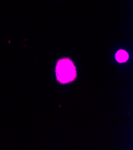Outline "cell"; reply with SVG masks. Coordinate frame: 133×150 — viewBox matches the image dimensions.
Segmentation results:
<instances>
[{
    "instance_id": "2",
    "label": "cell",
    "mask_w": 133,
    "mask_h": 150,
    "mask_svg": "<svg viewBox=\"0 0 133 150\" xmlns=\"http://www.w3.org/2000/svg\"><path fill=\"white\" fill-rule=\"evenodd\" d=\"M115 58L117 62L119 63H124L128 61V59L129 58V55L126 51L124 50H120L116 53Z\"/></svg>"
},
{
    "instance_id": "1",
    "label": "cell",
    "mask_w": 133,
    "mask_h": 150,
    "mask_svg": "<svg viewBox=\"0 0 133 150\" xmlns=\"http://www.w3.org/2000/svg\"><path fill=\"white\" fill-rule=\"evenodd\" d=\"M57 80L62 84L73 81L77 77L76 67L69 58L59 59L56 68Z\"/></svg>"
}]
</instances>
